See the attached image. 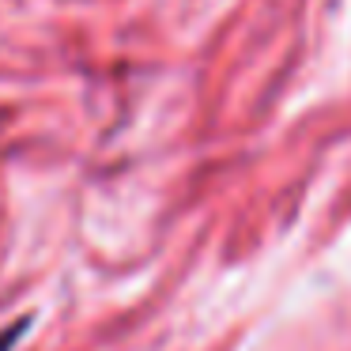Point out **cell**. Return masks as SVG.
Returning <instances> with one entry per match:
<instances>
[{
    "label": "cell",
    "instance_id": "obj_1",
    "mask_svg": "<svg viewBox=\"0 0 351 351\" xmlns=\"http://www.w3.org/2000/svg\"><path fill=\"white\" fill-rule=\"evenodd\" d=\"M27 328H31V313H27V317H19V321H12V325H4V328H0V351H16V343L27 336Z\"/></svg>",
    "mask_w": 351,
    "mask_h": 351
}]
</instances>
